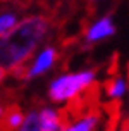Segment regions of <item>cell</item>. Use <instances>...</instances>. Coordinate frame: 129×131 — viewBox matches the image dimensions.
I'll use <instances>...</instances> for the list:
<instances>
[{
	"label": "cell",
	"instance_id": "1",
	"mask_svg": "<svg viewBox=\"0 0 129 131\" xmlns=\"http://www.w3.org/2000/svg\"><path fill=\"white\" fill-rule=\"evenodd\" d=\"M50 23L45 16H26L16 26L2 36L0 43V71L2 78L14 74L29 60L40 41L46 36Z\"/></svg>",
	"mask_w": 129,
	"mask_h": 131
},
{
	"label": "cell",
	"instance_id": "2",
	"mask_svg": "<svg viewBox=\"0 0 129 131\" xmlns=\"http://www.w3.org/2000/svg\"><path fill=\"white\" fill-rule=\"evenodd\" d=\"M97 74L93 69H84L79 72H67L55 78L48 86V97L55 104L62 102H72L77 97H81L86 90H90L95 85Z\"/></svg>",
	"mask_w": 129,
	"mask_h": 131
},
{
	"label": "cell",
	"instance_id": "3",
	"mask_svg": "<svg viewBox=\"0 0 129 131\" xmlns=\"http://www.w3.org/2000/svg\"><path fill=\"white\" fill-rule=\"evenodd\" d=\"M98 123H100V107L95 105V107H90V109L74 112V117L65 119L62 131H95Z\"/></svg>",
	"mask_w": 129,
	"mask_h": 131
},
{
	"label": "cell",
	"instance_id": "4",
	"mask_svg": "<svg viewBox=\"0 0 129 131\" xmlns=\"http://www.w3.org/2000/svg\"><path fill=\"white\" fill-rule=\"evenodd\" d=\"M55 60H57V50L53 47H45L36 55V59L33 60L28 67H24V76L22 78L31 79V78H36V76L45 74L48 69H52V66L55 64Z\"/></svg>",
	"mask_w": 129,
	"mask_h": 131
},
{
	"label": "cell",
	"instance_id": "5",
	"mask_svg": "<svg viewBox=\"0 0 129 131\" xmlns=\"http://www.w3.org/2000/svg\"><path fill=\"white\" fill-rule=\"evenodd\" d=\"M115 33V26H114V23H112V17H102V19L95 21L90 28H88V31L84 35V40H86V43H97L100 40H105L112 36Z\"/></svg>",
	"mask_w": 129,
	"mask_h": 131
},
{
	"label": "cell",
	"instance_id": "6",
	"mask_svg": "<svg viewBox=\"0 0 129 131\" xmlns=\"http://www.w3.org/2000/svg\"><path fill=\"white\" fill-rule=\"evenodd\" d=\"M40 123L43 131H62L65 124L64 112H58L57 109L45 107L40 111Z\"/></svg>",
	"mask_w": 129,
	"mask_h": 131
},
{
	"label": "cell",
	"instance_id": "7",
	"mask_svg": "<svg viewBox=\"0 0 129 131\" xmlns=\"http://www.w3.org/2000/svg\"><path fill=\"white\" fill-rule=\"evenodd\" d=\"M24 114L19 105H7L2 111V131H17L24 121Z\"/></svg>",
	"mask_w": 129,
	"mask_h": 131
},
{
	"label": "cell",
	"instance_id": "8",
	"mask_svg": "<svg viewBox=\"0 0 129 131\" xmlns=\"http://www.w3.org/2000/svg\"><path fill=\"white\" fill-rule=\"evenodd\" d=\"M105 92L110 97V100H119L124 97V93L127 92V83L121 76H114L105 83Z\"/></svg>",
	"mask_w": 129,
	"mask_h": 131
},
{
	"label": "cell",
	"instance_id": "9",
	"mask_svg": "<svg viewBox=\"0 0 129 131\" xmlns=\"http://www.w3.org/2000/svg\"><path fill=\"white\" fill-rule=\"evenodd\" d=\"M17 131H43L41 128V123H40V112H34V111H29L26 114L24 121Z\"/></svg>",
	"mask_w": 129,
	"mask_h": 131
},
{
	"label": "cell",
	"instance_id": "10",
	"mask_svg": "<svg viewBox=\"0 0 129 131\" xmlns=\"http://www.w3.org/2000/svg\"><path fill=\"white\" fill-rule=\"evenodd\" d=\"M17 23H19V21H17V17H16L14 12H4L0 16V35L5 36Z\"/></svg>",
	"mask_w": 129,
	"mask_h": 131
},
{
	"label": "cell",
	"instance_id": "11",
	"mask_svg": "<svg viewBox=\"0 0 129 131\" xmlns=\"http://www.w3.org/2000/svg\"><path fill=\"white\" fill-rule=\"evenodd\" d=\"M121 131H129V119H126L122 124H121Z\"/></svg>",
	"mask_w": 129,
	"mask_h": 131
},
{
	"label": "cell",
	"instance_id": "12",
	"mask_svg": "<svg viewBox=\"0 0 129 131\" xmlns=\"http://www.w3.org/2000/svg\"><path fill=\"white\" fill-rule=\"evenodd\" d=\"M4 2H16V0H4Z\"/></svg>",
	"mask_w": 129,
	"mask_h": 131
}]
</instances>
